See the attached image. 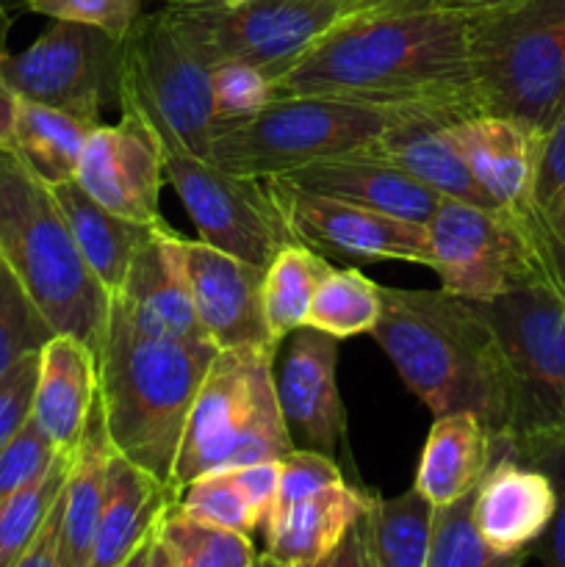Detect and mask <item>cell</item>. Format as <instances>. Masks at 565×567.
Masks as SVG:
<instances>
[{"mask_svg": "<svg viewBox=\"0 0 565 567\" xmlns=\"http://www.w3.org/2000/svg\"><path fill=\"white\" fill-rule=\"evenodd\" d=\"M493 460L491 432L474 413L435 415L413 485L435 507H443L474 493Z\"/></svg>", "mask_w": 565, "mask_h": 567, "instance_id": "cell-26", "label": "cell"}, {"mask_svg": "<svg viewBox=\"0 0 565 567\" xmlns=\"http://www.w3.org/2000/svg\"><path fill=\"white\" fill-rule=\"evenodd\" d=\"M0 75L20 100L103 122L120 105L122 39L83 22L53 20L22 53L0 59Z\"/></svg>", "mask_w": 565, "mask_h": 567, "instance_id": "cell-12", "label": "cell"}, {"mask_svg": "<svg viewBox=\"0 0 565 567\" xmlns=\"http://www.w3.org/2000/svg\"><path fill=\"white\" fill-rule=\"evenodd\" d=\"M53 336V327L39 313L25 288L20 286V280L11 275V269L0 258V377L17 360L39 352Z\"/></svg>", "mask_w": 565, "mask_h": 567, "instance_id": "cell-38", "label": "cell"}, {"mask_svg": "<svg viewBox=\"0 0 565 567\" xmlns=\"http://www.w3.org/2000/svg\"><path fill=\"white\" fill-rule=\"evenodd\" d=\"M161 3H208V6H238L247 0H161Z\"/></svg>", "mask_w": 565, "mask_h": 567, "instance_id": "cell-52", "label": "cell"}, {"mask_svg": "<svg viewBox=\"0 0 565 567\" xmlns=\"http://www.w3.org/2000/svg\"><path fill=\"white\" fill-rule=\"evenodd\" d=\"M469 61L482 114L546 136L565 111V0H510L471 11Z\"/></svg>", "mask_w": 565, "mask_h": 567, "instance_id": "cell-6", "label": "cell"}, {"mask_svg": "<svg viewBox=\"0 0 565 567\" xmlns=\"http://www.w3.org/2000/svg\"><path fill=\"white\" fill-rule=\"evenodd\" d=\"M17 103H20V97L11 92V86L0 75V144H9L11 131H14Z\"/></svg>", "mask_w": 565, "mask_h": 567, "instance_id": "cell-47", "label": "cell"}, {"mask_svg": "<svg viewBox=\"0 0 565 567\" xmlns=\"http://www.w3.org/2000/svg\"><path fill=\"white\" fill-rule=\"evenodd\" d=\"M214 111L216 122L244 120V116L258 114L260 109L275 100V83L264 70L238 61H225L214 66Z\"/></svg>", "mask_w": 565, "mask_h": 567, "instance_id": "cell-39", "label": "cell"}, {"mask_svg": "<svg viewBox=\"0 0 565 567\" xmlns=\"http://www.w3.org/2000/svg\"><path fill=\"white\" fill-rule=\"evenodd\" d=\"M338 338L299 327L286 338L275 371L277 402L294 449L332 457L347 435V410L338 393Z\"/></svg>", "mask_w": 565, "mask_h": 567, "instance_id": "cell-15", "label": "cell"}, {"mask_svg": "<svg viewBox=\"0 0 565 567\" xmlns=\"http://www.w3.org/2000/svg\"><path fill=\"white\" fill-rule=\"evenodd\" d=\"M175 244L203 336L219 352L222 349L277 352L282 343L271 338L264 313V266H255L181 233L175 236Z\"/></svg>", "mask_w": 565, "mask_h": 567, "instance_id": "cell-14", "label": "cell"}, {"mask_svg": "<svg viewBox=\"0 0 565 567\" xmlns=\"http://www.w3.org/2000/svg\"><path fill=\"white\" fill-rule=\"evenodd\" d=\"M28 9L53 20L83 22L103 28L116 39H125L133 22L144 14L147 0H25Z\"/></svg>", "mask_w": 565, "mask_h": 567, "instance_id": "cell-41", "label": "cell"}, {"mask_svg": "<svg viewBox=\"0 0 565 567\" xmlns=\"http://www.w3.org/2000/svg\"><path fill=\"white\" fill-rule=\"evenodd\" d=\"M253 567H288V565H282L280 559H275L271 557V554H260V557H255V563H253Z\"/></svg>", "mask_w": 565, "mask_h": 567, "instance_id": "cell-53", "label": "cell"}, {"mask_svg": "<svg viewBox=\"0 0 565 567\" xmlns=\"http://www.w3.org/2000/svg\"><path fill=\"white\" fill-rule=\"evenodd\" d=\"M266 183L297 244L314 249L321 258L355 260V264L399 260V264L430 266L427 227L419 221H404L380 210L319 197L288 186L280 177H266Z\"/></svg>", "mask_w": 565, "mask_h": 567, "instance_id": "cell-13", "label": "cell"}, {"mask_svg": "<svg viewBox=\"0 0 565 567\" xmlns=\"http://www.w3.org/2000/svg\"><path fill=\"white\" fill-rule=\"evenodd\" d=\"M50 188H53L61 210H64V219L70 225L72 238H75L86 266L97 277L100 286L109 291V297H116L122 286H125L133 258H136L142 244L153 236L158 225H138V221H131L125 216L114 214V210L103 208L97 199H92L83 192V186L75 177L55 183Z\"/></svg>", "mask_w": 565, "mask_h": 567, "instance_id": "cell-27", "label": "cell"}, {"mask_svg": "<svg viewBox=\"0 0 565 567\" xmlns=\"http://www.w3.org/2000/svg\"><path fill=\"white\" fill-rule=\"evenodd\" d=\"M410 114L419 111L332 97H277L258 114L216 122L210 161L233 175H286L319 158L366 147Z\"/></svg>", "mask_w": 565, "mask_h": 567, "instance_id": "cell-7", "label": "cell"}, {"mask_svg": "<svg viewBox=\"0 0 565 567\" xmlns=\"http://www.w3.org/2000/svg\"><path fill=\"white\" fill-rule=\"evenodd\" d=\"M111 454H114V446L109 441L103 404L97 396L83 426L81 443L72 452L64 493H61V567H89L105 498V482H109Z\"/></svg>", "mask_w": 565, "mask_h": 567, "instance_id": "cell-25", "label": "cell"}, {"mask_svg": "<svg viewBox=\"0 0 565 567\" xmlns=\"http://www.w3.org/2000/svg\"><path fill=\"white\" fill-rule=\"evenodd\" d=\"M97 402V354L75 336L50 338L39 352L33 413L39 430L59 452L72 454Z\"/></svg>", "mask_w": 565, "mask_h": 567, "instance_id": "cell-20", "label": "cell"}, {"mask_svg": "<svg viewBox=\"0 0 565 567\" xmlns=\"http://www.w3.org/2000/svg\"><path fill=\"white\" fill-rule=\"evenodd\" d=\"M371 336L432 415L474 413L493 443L510 435L507 363L474 299L443 288H382V313Z\"/></svg>", "mask_w": 565, "mask_h": 567, "instance_id": "cell-2", "label": "cell"}, {"mask_svg": "<svg viewBox=\"0 0 565 567\" xmlns=\"http://www.w3.org/2000/svg\"><path fill=\"white\" fill-rule=\"evenodd\" d=\"M380 313L382 286L347 266V269H332L319 282L305 327H314L341 341L374 330Z\"/></svg>", "mask_w": 565, "mask_h": 567, "instance_id": "cell-31", "label": "cell"}, {"mask_svg": "<svg viewBox=\"0 0 565 567\" xmlns=\"http://www.w3.org/2000/svg\"><path fill=\"white\" fill-rule=\"evenodd\" d=\"M275 177H280L294 188L319 194V197L341 199V203L380 210V214L397 216L404 221H419V225H427V219L435 214L443 199L441 194L421 186L415 177L399 169L393 161L377 155L369 144L352 150V153L319 158L314 164H305L299 169Z\"/></svg>", "mask_w": 565, "mask_h": 567, "instance_id": "cell-18", "label": "cell"}, {"mask_svg": "<svg viewBox=\"0 0 565 567\" xmlns=\"http://www.w3.org/2000/svg\"><path fill=\"white\" fill-rule=\"evenodd\" d=\"M471 11L388 6L366 11L271 78L277 97H332L419 111L446 122L482 114L469 61Z\"/></svg>", "mask_w": 565, "mask_h": 567, "instance_id": "cell-1", "label": "cell"}, {"mask_svg": "<svg viewBox=\"0 0 565 567\" xmlns=\"http://www.w3.org/2000/svg\"><path fill=\"white\" fill-rule=\"evenodd\" d=\"M336 266L302 244H288L275 255L264 275V313L271 338L286 341L294 330L305 327L310 302Z\"/></svg>", "mask_w": 565, "mask_h": 567, "instance_id": "cell-30", "label": "cell"}, {"mask_svg": "<svg viewBox=\"0 0 565 567\" xmlns=\"http://www.w3.org/2000/svg\"><path fill=\"white\" fill-rule=\"evenodd\" d=\"M153 144L164 161V177L197 225L199 241L264 269L282 247L297 244L266 177L233 175L214 161L194 158L170 133Z\"/></svg>", "mask_w": 565, "mask_h": 567, "instance_id": "cell-10", "label": "cell"}, {"mask_svg": "<svg viewBox=\"0 0 565 567\" xmlns=\"http://www.w3.org/2000/svg\"><path fill=\"white\" fill-rule=\"evenodd\" d=\"M233 476L242 485V491L247 493L249 504H253L255 515H258L260 526H264L266 515H269L271 504H275L277 485H280V460H264V463L233 468Z\"/></svg>", "mask_w": 565, "mask_h": 567, "instance_id": "cell-44", "label": "cell"}, {"mask_svg": "<svg viewBox=\"0 0 565 567\" xmlns=\"http://www.w3.org/2000/svg\"><path fill=\"white\" fill-rule=\"evenodd\" d=\"M158 537L177 567H253L255 546L242 532L199 524L172 504L158 520Z\"/></svg>", "mask_w": 565, "mask_h": 567, "instance_id": "cell-33", "label": "cell"}, {"mask_svg": "<svg viewBox=\"0 0 565 567\" xmlns=\"http://www.w3.org/2000/svg\"><path fill=\"white\" fill-rule=\"evenodd\" d=\"M75 181L89 197L125 219L150 227L164 221L158 210L164 161L153 138L133 122L94 127L83 144Z\"/></svg>", "mask_w": 565, "mask_h": 567, "instance_id": "cell-17", "label": "cell"}, {"mask_svg": "<svg viewBox=\"0 0 565 567\" xmlns=\"http://www.w3.org/2000/svg\"><path fill=\"white\" fill-rule=\"evenodd\" d=\"M150 567H177L175 557L170 554V548L161 543V537H155V546H153V557H150Z\"/></svg>", "mask_w": 565, "mask_h": 567, "instance_id": "cell-50", "label": "cell"}, {"mask_svg": "<svg viewBox=\"0 0 565 567\" xmlns=\"http://www.w3.org/2000/svg\"><path fill=\"white\" fill-rule=\"evenodd\" d=\"M369 504V493L347 482H338L297 502L275 504L260 526L266 554L288 567L316 565L338 546L349 526L366 515Z\"/></svg>", "mask_w": 565, "mask_h": 567, "instance_id": "cell-21", "label": "cell"}, {"mask_svg": "<svg viewBox=\"0 0 565 567\" xmlns=\"http://www.w3.org/2000/svg\"><path fill=\"white\" fill-rule=\"evenodd\" d=\"M449 131L471 175L493 205L541 233L535 214V183L543 133L499 114L465 116L452 122Z\"/></svg>", "mask_w": 565, "mask_h": 567, "instance_id": "cell-16", "label": "cell"}, {"mask_svg": "<svg viewBox=\"0 0 565 567\" xmlns=\"http://www.w3.org/2000/svg\"><path fill=\"white\" fill-rule=\"evenodd\" d=\"M310 567H377L374 554H371L369 509L349 526V532L338 540L332 551H327L319 563Z\"/></svg>", "mask_w": 565, "mask_h": 567, "instance_id": "cell-45", "label": "cell"}, {"mask_svg": "<svg viewBox=\"0 0 565 567\" xmlns=\"http://www.w3.org/2000/svg\"><path fill=\"white\" fill-rule=\"evenodd\" d=\"M97 125L103 122H89L50 105L20 100L9 144L39 181L55 186L75 177L83 144Z\"/></svg>", "mask_w": 565, "mask_h": 567, "instance_id": "cell-28", "label": "cell"}, {"mask_svg": "<svg viewBox=\"0 0 565 567\" xmlns=\"http://www.w3.org/2000/svg\"><path fill=\"white\" fill-rule=\"evenodd\" d=\"M424 227L430 269L454 297L491 302L535 282L563 288L541 233L504 210L443 197Z\"/></svg>", "mask_w": 565, "mask_h": 567, "instance_id": "cell-8", "label": "cell"}, {"mask_svg": "<svg viewBox=\"0 0 565 567\" xmlns=\"http://www.w3.org/2000/svg\"><path fill=\"white\" fill-rule=\"evenodd\" d=\"M449 125L441 116L410 114L386 127L369 147L441 197L496 208L471 175Z\"/></svg>", "mask_w": 565, "mask_h": 567, "instance_id": "cell-23", "label": "cell"}, {"mask_svg": "<svg viewBox=\"0 0 565 567\" xmlns=\"http://www.w3.org/2000/svg\"><path fill=\"white\" fill-rule=\"evenodd\" d=\"M175 236L177 230H172L166 221L155 227L153 236L142 244L133 258L125 286L116 293V299L153 330L172 338H186V341H208L194 313Z\"/></svg>", "mask_w": 565, "mask_h": 567, "instance_id": "cell-22", "label": "cell"}, {"mask_svg": "<svg viewBox=\"0 0 565 567\" xmlns=\"http://www.w3.org/2000/svg\"><path fill=\"white\" fill-rule=\"evenodd\" d=\"M39 352H31L22 360H17L0 377V449L14 441L17 432L31 421L33 393H37L39 377Z\"/></svg>", "mask_w": 565, "mask_h": 567, "instance_id": "cell-43", "label": "cell"}, {"mask_svg": "<svg viewBox=\"0 0 565 567\" xmlns=\"http://www.w3.org/2000/svg\"><path fill=\"white\" fill-rule=\"evenodd\" d=\"M59 449L50 443V437L39 430L37 421H28L14 441L0 449V504L9 502L14 493L31 485L33 480L44 474L59 457Z\"/></svg>", "mask_w": 565, "mask_h": 567, "instance_id": "cell-40", "label": "cell"}, {"mask_svg": "<svg viewBox=\"0 0 565 567\" xmlns=\"http://www.w3.org/2000/svg\"><path fill=\"white\" fill-rule=\"evenodd\" d=\"M476 305L491 321L507 363L513 426L504 441L565 432L563 288L535 282Z\"/></svg>", "mask_w": 565, "mask_h": 567, "instance_id": "cell-9", "label": "cell"}, {"mask_svg": "<svg viewBox=\"0 0 565 567\" xmlns=\"http://www.w3.org/2000/svg\"><path fill=\"white\" fill-rule=\"evenodd\" d=\"M277 352L222 349L188 408L172 491L214 471L282 460L294 449L275 388Z\"/></svg>", "mask_w": 565, "mask_h": 567, "instance_id": "cell-5", "label": "cell"}, {"mask_svg": "<svg viewBox=\"0 0 565 567\" xmlns=\"http://www.w3.org/2000/svg\"><path fill=\"white\" fill-rule=\"evenodd\" d=\"M443 6H452V9H463V11H485V9H496V6L510 3V0H441Z\"/></svg>", "mask_w": 565, "mask_h": 567, "instance_id": "cell-49", "label": "cell"}, {"mask_svg": "<svg viewBox=\"0 0 565 567\" xmlns=\"http://www.w3.org/2000/svg\"><path fill=\"white\" fill-rule=\"evenodd\" d=\"M557 509L552 480L537 465L499 454L474 491V524L496 551H532Z\"/></svg>", "mask_w": 565, "mask_h": 567, "instance_id": "cell-19", "label": "cell"}, {"mask_svg": "<svg viewBox=\"0 0 565 567\" xmlns=\"http://www.w3.org/2000/svg\"><path fill=\"white\" fill-rule=\"evenodd\" d=\"M435 504L419 491L393 498L371 496L369 535L377 567H427Z\"/></svg>", "mask_w": 565, "mask_h": 567, "instance_id": "cell-29", "label": "cell"}, {"mask_svg": "<svg viewBox=\"0 0 565 567\" xmlns=\"http://www.w3.org/2000/svg\"><path fill=\"white\" fill-rule=\"evenodd\" d=\"M122 75L147 94L183 153L210 161L214 61L170 9L161 6L133 22L122 39Z\"/></svg>", "mask_w": 565, "mask_h": 567, "instance_id": "cell-11", "label": "cell"}, {"mask_svg": "<svg viewBox=\"0 0 565 567\" xmlns=\"http://www.w3.org/2000/svg\"><path fill=\"white\" fill-rule=\"evenodd\" d=\"M532 551H496L474 524V493L435 507L427 567H524Z\"/></svg>", "mask_w": 565, "mask_h": 567, "instance_id": "cell-32", "label": "cell"}, {"mask_svg": "<svg viewBox=\"0 0 565 567\" xmlns=\"http://www.w3.org/2000/svg\"><path fill=\"white\" fill-rule=\"evenodd\" d=\"M9 25H11V20H9V14H6L3 3H0V59H3V55L9 53V50H6V39H9Z\"/></svg>", "mask_w": 565, "mask_h": 567, "instance_id": "cell-51", "label": "cell"}, {"mask_svg": "<svg viewBox=\"0 0 565 567\" xmlns=\"http://www.w3.org/2000/svg\"><path fill=\"white\" fill-rule=\"evenodd\" d=\"M493 454H513L524 463L537 465L552 480L557 493V509L543 532L541 540L532 546V557L546 567H565V432H546V435L518 437V441L493 443Z\"/></svg>", "mask_w": 565, "mask_h": 567, "instance_id": "cell-35", "label": "cell"}, {"mask_svg": "<svg viewBox=\"0 0 565 567\" xmlns=\"http://www.w3.org/2000/svg\"><path fill=\"white\" fill-rule=\"evenodd\" d=\"M219 349L142 324L111 297L97 352V396L116 454L172 487L188 408Z\"/></svg>", "mask_w": 565, "mask_h": 567, "instance_id": "cell-3", "label": "cell"}, {"mask_svg": "<svg viewBox=\"0 0 565 567\" xmlns=\"http://www.w3.org/2000/svg\"><path fill=\"white\" fill-rule=\"evenodd\" d=\"M175 507L199 524L222 526V529L242 532L253 537L260 529V518L255 515L247 493L236 482L233 471H214L177 493Z\"/></svg>", "mask_w": 565, "mask_h": 567, "instance_id": "cell-37", "label": "cell"}, {"mask_svg": "<svg viewBox=\"0 0 565 567\" xmlns=\"http://www.w3.org/2000/svg\"><path fill=\"white\" fill-rule=\"evenodd\" d=\"M155 537H158V526L144 537L142 546L131 554L120 567H150V557H153V546H155Z\"/></svg>", "mask_w": 565, "mask_h": 567, "instance_id": "cell-48", "label": "cell"}, {"mask_svg": "<svg viewBox=\"0 0 565 567\" xmlns=\"http://www.w3.org/2000/svg\"><path fill=\"white\" fill-rule=\"evenodd\" d=\"M535 214L552 264L565 288V111L543 136L535 183Z\"/></svg>", "mask_w": 565, "mask_h": 567, "instance_id": "cell-36", "label": "cell"}, {"mask_svg": "<svg viewBox=\"0 0 565 567\" xmlns=\"http://www.w3.org/2000/svg\"><path fill=\"white\" fill-rule=\"evenodd\" d=\"M0 258L53 332L103 347L111 297L83 260L53 188L0 144Z\"/></svg>", "mask_w": 565, "mask_h": 567, "instance_id": "cell-4", "label": "cell"}, {"mask_svg": "<svg viewBox=\"0 0 565 567\" xmlns=\"http://www.w3.org/2000/svg\"><path fill=\"white\" fill-rule=\"evenodd\" d=\"M177 502L170 485L133 465L122 454H111L103 509L94 532L89 567H120L158 526L161 515Z\"/></svg>", "mask_w": 565, "mask_h": 567, "instance_id": "cell-24", "label": "cell"}, {"mask_svg": "<svg viewBox=\"0 0 565 567\" xmlns=\"http://www.w3.org/2000/svg\"><path fill=\"white\" fill-rule=\"evenodd\" d=\"M72 454L61 452L48 471L20 493L0 504V567H11L22 557L37 532L48 520L50 509L64 491Z\"/></svg>", "mask_w": 565, "mask_h": 567, "instance_id": "cell-34", "label": "cell"}, {"mask_svg": "<svg viewBox=\"0 0 565 567\" xmlns=\"http://www.w3.org/2000/svg\"><path fill=\"white\" fill-rule=\"evenodd\" d=\"M59 543H61V496L59 502H55V507L50 509L42 529H39L37 537L31 540V546L22 551V557L11 567H61Z\"/></svg>", "mask_w": 565, "mask_h": 567, "instance_id": "cell-46", "label": "cell"}, {"mask_svg": "<svg viewBox=\"0 0 565 567\" xmlns=\"http://www.w3.org/2000/svg\"><path fill=\"white\" fill-rule=\"evenodd\" d=\"M338 482H343V474L336 460L319 452H308V449H291L280 460V485H277L275 504L297 502V498L325 491Z\"/></svg>", "mask_w": 565, "mask_h": 567, "instance_id": "cell-42", "label": "cell"}]
</instances>
